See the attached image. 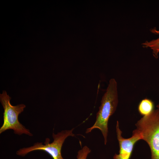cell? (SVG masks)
Instances as JSON below:
<instances>
[{"label":"cell","mask_w":159,"mask_h":159,"mask_svg":"<svg viewBox=\"0 0 159 159\" xmlns=\"http://www.w3.org/2000/svg\"><path fill=\"white\" fill-rule=\"evenodd\" d=\"M101 102L99 111L97 114L96 121L92 126L87 129L86 132L89 133L95 129H99L104 138L106 145L108 133V120L115 111L118 103L117 84L114 79L110 80Z\"/></svg>","instance_id":"1"},{"label":"cell","mask_w":159,"mask_h":159,"mask_svg":"<svg viewBox=\"0 0 159 159\" xmlns=\"http://www.w3.org/2000/svg\"><path fill=\"white\" fill-rule=\"evenodd\" d=\"M136 130L141 139L148 145L151 150V159H159V109L154 110L143 116L135 124Z\"/></svg>","instance_id":"2"},{"label":"cell","mask_w":159,"mask_h":159,"mask_svg":"<svg viewBox=\"0 0 159 159\" xmlns=\"http://www.w3.org/2000/svg\"><path fill=\"white\" fill-rule=\"evenodd\" d=\"M11 97L6 92L3 91L0 94V101L4 109L3 123L0 128V133L11 129L16 134H25L30 136L32 134L19 121L18 116L22 112L26 106L20 104L16 106L12 105L10 102Z\"/></svg>","instance_id":"3"},{"label":"cell","mask_w":159,"mask_h":159,"mask_svg":"<svg viewBox=\"0 0 159 159\" xmlns=\"http://www.w3.org/2000/svg\"><path fill=\"white\" fill-rule=\"evenodd\" d=\"M73 130V129L64 130L57 134L53 133V141L52 143H50L49 139L47 138L44 145L42 143H37L30 147L20 149L16 152V153L18 155L24 156L33 151L42 150L49 154L53 159H64L61 153L62 148L67 138L74 136L72 132Z\"/></svg>","instance_id":"4"},{"label":"cell","mask_w":159,"mask_h":159,"mask_svg":"<svg viewBox=\"0 0 159 159\" xmlns=\"http://www.w3.org/2000/svg\"><path fill=\"white\" fill-rule=\"evenodd\" d=\"M116 130L117 138L120 147L119 154H115L114 159H130L135 145L141 139L139 133L136 130L132 132V136L128 138H123L122 136V131L119 128V122H117Z\"/></svg>","instance_id":"5"},{"label":"cell","mask_w":159,"mask_h":159,"mask_svg":"<svg viewBox=\"0 0 159 159\" xmlns=\"http://www.w3.org/2000/svg\"><path fill=\"white\" fill-rule=\"evenodd\" d=\"M151 32L155 35H159V30L155 27L150 29ZM144 48H150L152 50L153 56L155 58H158L159 54V37L150 41H146L142 44Z\"/></svg>","instance_id":"6"},{"label":"cell","mask_w":159,"mask_h":159,"mask_svg":"<svg viewBox=\"0 0 159 159\" xmlns=\"http://www.w3.org/2000/svg\"><path fill=\"white\" fill-rule=\"evenodd\" d=\"M154 104L151 100L145 98L140 102L138 110L139 113L143 116L150 114L154 110Z\"/></svg>","instance_id":"7"},{"label":"cell","mask_w":159,"mask_h":159,"mask_svg":"<svg viewBox=\"0 0 159 159\" xmlns=\"http://www.w3.org/2000/svg\"><path fill=\"white\" fill-rule=\"evenodd\" d=\"M91 150L87 146H84L79 150L77 156V159H86L88 154L90 153Z\"/></svg>","instance_id":"8"},{"label":"cell","mask_w":159,"mask_h":159,"mask_svg":"<svg viewBox=\"0 0 159 159\" xmlns=\"http://www.w3.org/2000/svg\"><path fill=\"white\" fill-rule=\"evenodd\" d=\"M157 107L158 108V109H159V103L157 105Z\"/></svg>","instance_id":"9"}]
</instances>
